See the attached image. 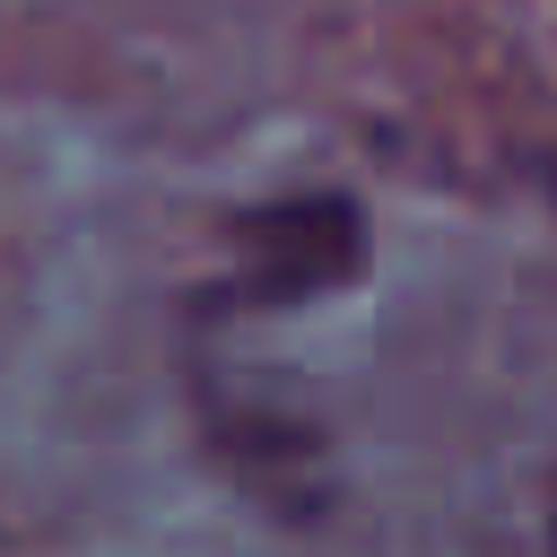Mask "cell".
<instances>
[{
	"instance_id": "6da1fadb",
	"label": "cell",
	"mask_w": 557,
	"mask_h": 557,
	"mask_svg": "<svg viewBox=\"0 0 557 557\" xmlns=\"http://www.w3.org/2000/svg\"><path fill=\"white\" fill-rule=\"evenodd\" d=\"M366 261V218L357 200H270L235 218V278L226 305H305L348 287Z\"/></svg>"
}]
</instances>
